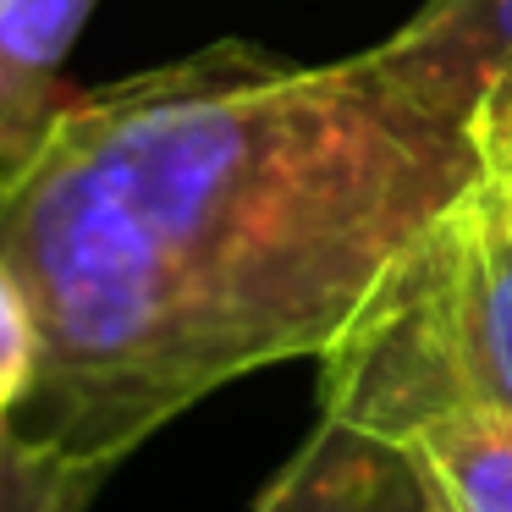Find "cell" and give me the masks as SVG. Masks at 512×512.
Here are the masks:
<instances>
[{
    "instance_id": "1",
    "label": "cell",
    "mask_w": 512,
    "mask_h": 512,
    "mask_svg": "<svg viewBox=\"0 0 512 512\" xmlns=\"http://www.w3.org/2000/svg\"><path fill=\"white\" fill-rule=\"evenodd\" d=\"M479 171L364 56L215 39L67 94L0 182L39 320L12 424L122 463L232 380L320 358Z\"/></svg>"
},
{
    "instance_id": "2",
    "label": "cell",
    "mask_w": 512,
    "mask_h": 512,
    "mask_svg": "<svg viewBox=\"0 0 512 512\" xmlns=\"http://www.w3.org/2000/svg\"><path fill=\"white\" fill-rule=\"evenodd\" d=\"M320 413L408 435L446 408L512 413V188L479 171L320 358Z\"/></svg>"
},
{
    "instance_id": "3",
    "label": "cell",
    "mask_w": 512,
    "mask_h": 512,
    "mask_svg": "<svg viewBox=\"0 0 512 512\" xmlns=\"http://www.w3.org/2000/svg\"><path fill=\"white\" fill-rule=\"evenodd\" d=\"M358 56L413 111L468 138L479 160L512 138V0H424Z\"/></svg>"
},
{
    "instance_id": "4",
    "label": "cell",
    "mask_w": 512,
    "mask_h": 512,
    "mask_svg": "<svg viewBox=\"0 0 512 512\" xmlns=\"http://www.w3.org/2000/svg\"><path fill=\"white\" fill-rule=\"evenodd\" d=\"M248 512H441V501L402 441L320 413Z\"/></svg>"
},
{
    "instance_id": "5",
    "label": "cell",
    "mask_w": 512,
    "mask_h": 512,
    "mask_svg": "<svg viewBox=\"0 0 512 512\" xmlns=\"http://www.w3.org/2000/svg\"><path fill=\"white\" fill-rule=\"evenodd\" d=\"M100 0H0V182L67 105V56Z\"/></svg>"
},
{
    "instance_id": "6",
    "label": "cell",
    "mask_w": 512,
    "mask_h": 512,
    "mask_svg": "<svg viewBox=\"0 0 512 512\" xmlns=\"http://www.w3.org/2000/svg\"><path fill=\"white\" fill-rule=\"evenodd\" d=\"M419 474L430 479L441 512H512V413L507 408H446L397 435Z\"/></svg>"
},
{
    "instance_id": "7",
    "label": "cell",
    "mask_w": 512,
    "mask_h": 512,
    "mask_svg": "<svg viewBox=\"0 0 512 512\" xmlns=\"http://www.w3.org/2000/svg\"><path fill=\"white\" fill-rule=\"evenodd\" d=\"M111 474L116 457H89L0 424V512H89Z\"/></svg>"
},
{
    "instance_id": "8",
    "label": "cell",
    "mask_w": 512,
    "mask_h": 512,
    "mask_svg": "<svg viewBox=\"0 0 512 512\" xmlns=\"http://www.w3.org/2000/svg\"><path fill=\"white\" fill-rule=\"evenodd\" d=\"M39 375V320L17 270L0 259V424H12Z\"/></svg>"
},
{
    "instance_id": "9",
    "label": "cell",
    "mask_w": 512,
    "mask_h": 512,
    "mask_svg": "<svg viewBox=\"0 0 512 512\" xmlns=\"http://www.w3.org/2000/svg\"><path fill=\"white\" fill-rule=\"evenodd\" d=\"M485 171H496V177H501V182H507V188H512V138H507V144H501L496 155L485 160Z\"/></svg>"
}]
</instances>
